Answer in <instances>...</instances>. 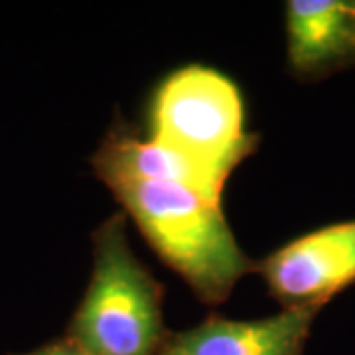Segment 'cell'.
Instances as JSON below:
<instances>
[{
    "label": "cell",
    "mask_w": 355,
    "mask_h": 355,
    "mask_svg": "<svg viewBox=\"0 0 355 355\" xmlns=\"http://www.w3.org/2000/svg\"><path fill=\"white\" fill-rule=\"evenodd\" d=\"M109 188L154 251L205 300L227 298L251 268L223 217L221 203L178 184L119 182Z\"/></svg>",
    "instance_id": "1"
},
{
    "label": "cell",
    "mask_w": 355,
    "mask_h": 355,
    "mask_svg": "<svg viewBox=\"0 0 355 355\" xmlns=\"http://www.w3.org/2000/svg\"><path fill=\"white\" fill-rule=\"evenodd\" d=\"M95 266L73 320V343L91 355H158L162 310L158 284L132 253L123 217L97 233Z\"/></svg>",
    "instance_id": "2"
},
{
    "label": "cell",
    "mask_w": 355,
    "mask_h": 355,
    "mask_svg": "<svg viewBox=\"0 0 355 355\" xmlns=\"http://www.w3.org/2000/svg\"><path fill=\"white\" fill-rule=\"evenodd\" d=\"M150 140L174 150L225 184L253 153L243 128V101L233 81L209 67L176 71L156 93Z\"/></svg>",
    "instance_id": "3"
},
{
    "label": "cell",
    "mask_w": 355,
    "mask_h": 355,
    "mask_svg": "<svg viewBox=\"0 0 355 355\" xmlns=\"http://www.w3.org/2000/svg\"><path fill=\"white\" fill-rule=\"evenodd\" d=\"M261 270L268 288L288 308L324 306L355 280V221L294 239L265 259Z\"/></svg>",
    "instance_id": "4"
},
{
    "label": "cell",
    "mask_w": 355,
    "mask_h": 355,
    "mask_svg": "<svg viewBox=\"0 0 355 355\" xmlns=\"http://www.w3.org/2000/svg\"><path fill=\"white\" fill-rule=\"evenodd\" d=\"M322 306H292L253 322L211 318L174 336L158 355H302Z\"/></svg>",
    "instance_id": "5"
},
{
    "label": "cell",
    "mask_w": 355,
    "mask_h": 355,
    "mask_svg": "<svg viewBox=\"0 0 355 355\" xmlns=\"http://www.w3.org/2000/svg\"><path fill=\"white\" fill-rule=\"evenodd\" d=\"M288 60L300 76H318L355 60V2L292 0L286 8Z\"/></svg>",
    "instance_id": "6"
},
{
    "label": "cell",
    "mask_w": 355,
    "mask_h": 355,
    "mask_svg": "<svg viewBox=\"0 0 355 355\" xmlns=\"http://www.w3.org/2000/svg\"><path fill=\"white\" fill-rule=\"evenodd\" d=\"M95 168L107 186L119 182H158L178 184L205 200L221 203L223 186L200 166L154 140H139L114 135L95 156Z\"/></svg>",
    "instance_id": "7"
},
{
    "label": "cell",
    "mask_w": 355,
    "mask_h": 355,
    "mask_svg": "<svg viewBox=\"0 0 355 355\" xmlns=\"http://www.w3.org/2000/svg\"><path fill=\"white\" fill-rule=\"evenodd\" d=\"M30 355H91L85 352L83 347H79L77 343H55V345H48V347H42L38 352H32Z\"/></svg>",
    "instance_id": "8"
}]
</instances>
